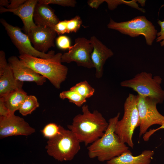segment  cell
I'll return each instance as SVG.
<instances>
[{"label": "cell", "instance_id": "1", "mask_svg": "<svg viewBox=\"0 0 164 164\" xmlns=\"http://www.w3.org/2000/svg\"><path fill=\"white\" fill-rule=\"evenodd\" d=\"M82 114L75 116L67 127L80 142L87 146L103 135L108 123L98 111L91 112L87 104L82 106Z\"/></svg>", "mask_w": 164, "mask_h": 164}, {"label": "cell", "instance_id": "2", "mask_svg": "<svg viewBox=\"0 0 164 164\" xmlns=\"http://www.w3.org/2000/svg\"><path fill=\"white\" fill-rule=\"evenodd\" d=\"M120 114L118 112L116 116L110 118L103 135L87 147L90 158H96L100 162H107L130 150L115 132Z\"/></svg>", "mask_w": 164, "mask_h": 164}, {"label": "cell", "instance_id": "3", "mask_svg": "<svg viewBox=\"0 0 164 164\" xmlns=\"http://www.w3.org/2000/svg\"><path fill=\"white\" fill-rule=\"evenodd\" d=\"M62 54H55L52 57L43 59L26 55H20L19 59L26 66L47 79L57 89L66 79L68 73L67 67L61 63Z\"/></svg>", "mask_w": 164, "mask_h": 164}, {"label": "cell", "instance_id": "4", "mask_svg": "<svg viewBox=\"0 0 164 164\" xmlns=\"http://www.w3.org/2000/svg\"><path fill=\"white\" fill-rule=\"evenodd\" d=\"M80 142L73 132L60 125V130L48 139L45 148L48 155L60 162L72 160L80 149Z\"/></svg>", "mask_w": 164, "mask_h": 164}, {"label": "cell", "instance_id": "5", "mask_svg": "<svg viewBox=\"0 0 164 164\" xmlns=\"http://www.w3.org/2000/svg\"><path fill=\"white\" fill-rule=\"evenodd\" d=\"M162 81V78L159 76H153L150 73L142 72L132 78L121 82L120 85L132 89L138 95L151 98L161 104L164 100V90L161 86Z\"/></svg>", "mask_w": 164, "mask_h": 164}, {"label": "cell", "instance_id": "6", "mask_svg": "<svg viewBox=\"0 0 164 164\" xmlns=\"http://www.w3.org/2000/svg\"><path fill=\"white\" fill-rule=\"evenodd\" d=\"M124 113L122 118L117 122L115 133L122 142L133 148L132 136L135 129L140 122L137 105V95L129 94L124 104Z\"/></svg>", "mask_w": 164, "mask_h": 164}, {"label": "cell", "instance_id": "7", "mask_svg": "<svg viewBox=\"0 0 164 164\" xmlns=\"http://www.w3.org/2000/svg\"><path fill=\"white\" fill-rule=\"evenodd\" d=\"M107 27L132 37L144 36L149 46L152 45L158 32L152 22L144 16H138L131 20L121 22H116L111 19Z\"/></svg>", "mask_w": 164, "mask_h": 164}, {"label": "cell", "instance_id": "8", "mask_svg": "<svg viewBox=\"0 0 164 164\" xmlns=\"http://www.w3.org/2000/svg\"><path fill=\"white\" fill-rule=\"evenodd\" d=\"M137 105L140 119L139 136L144 135L152 125L164 123V116L158 111V101L149 97L137 95Z\"/></svg>", "mask_w": 164, "mask_h": 164}, {"label": "cell", "instance_id": "9", "mask_svg": "<svg viewBox=\"0 0 164 164\" xmlns=\"http://www.w3.org/2000/svg\"><path fill=\"white\" fill-rule=\"evenodd\" d=\"M1 23L6 30L11 41L18 49L20 55H26L43 59L52 57L55 52L51 50L44 53L36 50L32 45L28 35L23 33L19 27L13 26L3 19H0Z\"/></svg>", "mask_w": 164, "mask_h": 164}, {"label": "cell", "instance_id": "10", "mask_svg": "<svg viewBox=\"0 0 164 164\" xmlns=\"http://www.w3.org/2000/svg\"><path fill=\"white\" fill-rule=\"evenodd\" d=\"M93 47L90 40L85 37H78L75 43L67 52L62 54V63L75 62L78 66L91 69L94 68L91 58Z\"/></svg>", "mask_w": 164, "mask_h": 164}, {"label": "cell", "instance_id": "11", "mask_svg": "<svg viewBox=\"0 0 164 164\" xmlns=\"http://www.w3.org/2000/svg\"><path fill=\"white\" fill-rule=\"evenodd\" d=\"M35 132L22 118L14 114L5 117L0 116V138L13 136H28Z\"/></svg>", "mask_w": 164, "mask_h": 164}, {"label": "cell", "instance_id": "12", "mask_svg": "<svg viewBox=\"0 0 164 164\" xmlns=\"http://www.w3.org/2000/svg\"><path fill=\"white\" fill-rule=\"evenodd\" d=\"M56 34L50 27L36 25L26 34L36 50L46 53L50 48L54 47Z\"/></svg>", "mask_w": 164, "mask_h": 164}, {"label": "cell", "instance_id": "13", "mask_svg": "<svg viewBox=\"0 0 164 164\" xmlns=\"http://www.w3.org/2000/svg\"><path fill=\"white\" fill-rule=\"evenodd\" d=\"M8 60V63L17 80L22 82H34L38 85H42L46 82V78L25 65L16 56H11Z\"/></svg>", "mask_w": 164, "mask_h": 164}, {"label": "cell", "instance_id": "14", "mask_svg": "<svg viewBox=\"0 0 164 164\" xmlns=\"http://www.w3.org/2000/svg\"><path fill=\"white\" fill-rule=\"evenodd\" d=\"M90 40L93 47L91 58L95 68V77L100 78L102 76L106 61L114 55V53L95 36H92Z\"/></svg>", "mask_w": 164, "mask_h": 164}, {"label": "cell", "instance_id": "15", "mask_svg": "<svg viewBox=\"0 0 164 164\" xmlns=\"http://www.w3.org/2000/svg\"><path fill=\"white\" fill-rule=\"evenodd\" d=\"M38 2L37 0H28L18 8L10 9L0 7V13L10 12L17 15L21 19L24 25V29L26 34L36 25L33 21L35 7Z\"/></svg>", "mask_w": 164, "mask_h": 164}, {"label": "cell", "instance_id": "16", "mask_svg": "<svg viewBox=\"0 0 164 164\" xmlns=\"http://www.w3.org/2000/svg\"><path fill=\"white\" fill-rule=\"evenodd\" d=\"M33 18L36 25L49 27L54 30L60 21L54 10L48 5L38 2L35 7Z\"/></svg>", "mask_w": 164, "mask_h": 164}, {"label": "cell", "instance_id": "17", "mask_svg": "<svg viewBox=\"0 0 164 164\" xmlns=\"http://www.w3.org/2000/svg\"><path fill=\"white\" fill-rule=\"evenodd\" d=\"M154 151L146 150L135 156L129 150L106 162L107 164H149L154 155Z\"/></svg>", "mask_w": 164, "mask_h": 164}, {"label": "cell", "instance_id": "18", "mask_svg": "<svg viewBox=\"0 0 164 164\" xmlns=\"http://www.w3.org/2000/svg\"><path fill=\"white\" fill-rule=\"evenodd\" d=\"M23 82L17 80L9 63L0 72V97L5 96L13 91L22 88Z\"/></svg>", "mask_w": 164, "mask_h": 164}, {"label": "cell", "instance_id": "19", "mask_svg": "<svg viewBox=\"0 0 164 164\" xmlns=\"http://www.w3.org/2000/svg\"><path fill=\"white\" fill-rule=\"evenodd\" d=\"M27 96V93L22 88H21L17 89L0 98L3 100L11 114H12L19 110Z\"/></svg>", "mask_w": 164, "mask_h": 164}, {"label": "cell", "instance_id": "20", "mask_svg": "<svg viewBox=\"0 0 164 164\" xmlns=\"http://www.w3.org/2000/svg\"><path fill=\"white\" fill-rule=\"evenodd\" d=\"M39 104L36 97L34 95H28L21 104L19 110L23 116L31 114L39 107Z\"/></svg>", "mask_w": 164, "mask_h": 164}, {"label": "cell", "instance_id": "21", "mask_svg": "<svg viewBox=\"0 0 164 164\" xmlns=\"http://www.w3.org/2000/svg\"><path fill=\"white\" fill-rule=\"evenodd\" d=\"M59 97L63 100L68 99L70 102L75 104L79 107L82 106L83 104L86 102V99L79 93L70 89L69 90L64 91L60 93Z\"/></svg>", "mask_w": 164, "mask_h": 164}, {"label": "cell", "instance_id": "22", "mask_svg": "<svg viewBox=\"0 0 164 164\" xmlns=\"http://www.w3.org/2000/svg\"><path fill=\"white\" fill-rule=\"evenodd\" d=\"M70 89L77 92L86 99L92 96L95 92L94 88L86 80L77 84Z\"/></svg>", "mask_w": 164, "mask_h": 164}, {"label": "cell", "instance_id": "23", "mask_svg": "<svg viewBox=\"0 0 164 164\" xmlns=\"http://www.w3.org/2000/svg\"><path fill=\"white\" fill-rule=\"evenodd\" d=\"M60 128V125L51 123L46 125L41 131L43 136L49 139L56 135L59 131Z\"/></svg>", "mask_w": 164, "mask_h": 164}, {"label": "cell", "instance_id": "24", "mask_svg": "<svg viewBox=\"0 0 164 164\" xmlns=\"http://www.w3.org/2000/svg\"><path fill=\"white\" fill-rule=\"evenodd\" d=\"M82 23V20L78 15H76L74 18L67 20V33L76 32L80 28Z\"/></svg>", "mask_w": 164, "mask_h": 164}, {"label": "cell", "instance_id": "25", "mask_svg": "<svg viewBox=\"0 0 164 164\" xmlns=\"http://www.w3.org/2000/svg\"><path fill=\"white\" fill-rule=\"evenodd\" d=\"M38 2L47 5L56 4L63 6L74 7L77 2L74 0H39Z\"/></svg>", "mask_w": 164, "mask_h": 164}, {"label": "cell", "instance_id": "26", "mask_svg": "<svg viewBox=\"0 0 164 164\" xmlns=\"http://www.w3.org/2000/svg\"><path fill=\"white\" fill-rule=\"evenodd\" d=\"M56 43L57 46L63 50L68 49L69 50L72 46H71L70 38L65 35H60L58 36L56 39Z\"/></svg>", "mask_w": 164, "mask_h": 164}, {"label": "cell", "instance_id": "27", "mask_svg": "<svg viewBox=\"0 0 164 164\" xmlns=\"http://www.w3.org/2000/svg\"><path fill=\"white\" fill-rule=\"evenodd\" d=\"M104 2L107 3L109 9L113 10L120 4H125L131 6L132 4V1H126L124 0H104Z\"/></svg>", "mask_w": 164, "mask_h": 164}, {"label": "cell", "instance_id": "28", "mask_svg": "<svg viewBox=\"0 0 164 164\" xmlns=\"http://www.w3.org/2000/svg\"><path fill=\"white\" fill-rule=\"evenodd\" d=\"M67 20L60 21L55 26L54 30L58 35L67 33Z\"/></svg>", "mask_w": 164, "mask_h": 164}, {"label": "cell", "instance_id": "29", "mask_svg": "<svg viewBox=\"0 0 164 164\" xmlns=\"http://www.w3.org/2000/svg\"><path fill=\"white\" fill-rule=\"evenodd\" d=\"M158 23L160 27L161 30L159 32L157 33L156 41L157 42H159L161 46H164V20H159Z\"/></svg>", "mask_w": 164, "mask_h": 164}, {"label": "cell", "instance_id": "30", "mask_svg": "<svg viewBox=\"0 0 164 164\" xmlns=\"http://www.w3.org/2000/svg\"><path fill=\"white\" fill-rule=\"evenodd\" d=\"M11 114H12L6 107L4 102L0 98V116L6 117Z\"/></svg>", "mask_w": 164, "mask_h": 164}, {"label": "cell", "instance_id": "31", "mask_svg": "<svg viewBox=\"0 0 164 164\" xmlns=\"http://www.w3.org/2000/svg\"><path fill=\"white\" fill-rule=\"evenodd\" d=\"M26 0H11L6 8L10 9H14L19 8L25 2Z\"/></svg>", "mask_w": 164, "mask_h": 164}, {"label": "cell", "instance_id": "32", "mask_svg": "<svg viewBox=\"0 0 164 164\" xmlns=\"http://www.w3.org/2000/svg\"><path fill=\"white\" fill-rule=\"evenodd\" d=\"M8 64L7 63L5 52L2 50L0 51V72L2 71Z\"/></svg>", "mask_w": 164, "mask_h": 164}, {"label": "cell", "instance_id": "33", "mask_svg": "<svg viewBox=\"0 0 164 164\" xmlns=\"http://www.w3.org/2000/svg\"><path fill=\"white\" fill-rule=\"evenodd\" d=\"M161 129H164V123L156 129H150L148 132L147 131L143 135V139L144 141H148L150 136L153 134L156 131Z\"/></svg>", "mask_w": 164, "mask_h": 164}, {"label": "cell", "instance_id": "34", "mask_svg": "<svg viewBox=\"0 0 164 164\" xmlns=\"http://www.w3.org/2000/svg\"><path fill=\"white\" fill-rule=\"evenodd\" d=\"M104 2V0H89L87 1V3L91 8L97 9L100 5Z\"/></svg>", "mask_w": 164, "mask_h": 164}, {"label": "cell", "instance_id": "35", "mask_svg": "<svg viewBox=\"0 0 164 164\" xmlns=\"http://www.w3.org/2000/svg\"><path fill=\"white\" fill-rule=\"evenodd\" d=\"M9 3L10 1L8 0H0V7L5 6L7 8L9 5Z\"/></svg>", "mask_w": 164, "mask_h": 164}]
</instances>
